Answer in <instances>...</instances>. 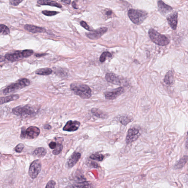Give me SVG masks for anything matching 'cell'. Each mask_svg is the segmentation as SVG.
<instances>
[{
	"instance_id": "1",
	"label": "cell",
	"mask_w": 188,
	"mask_h": 188,
	"mask_svg": "<svg viewBox=\"0 0 188 188\" xmlns=\"http://www.w3.org/2000/svg\"><path fill=\"white\" fill-rule=\"evenodd\" d=\"M72 91L77 95L84 99L90 98L92 95V90L88 85L73 83L70 85Z\"/></svg>"
},
{
	"instance_id": "2",
	"label": "cell",
	"mask_w": 188,
	"mask_h": 188,
	"mask_svg": "<svg viewBox=\"0 0 188 188\" xmlns=\"http://www.w3.org/2000/svg\"><path fill=\"white\" fill-rule=\"evenodd\" d=\"M37 111L36 108L29 105L17 106L12 110L13 114L22 118L32 117L36 115Z\"/></svg>"
},
{
	"instance_id": "3",
	"label": "cell",
	"mask_w": 188,
	"mask_h": 188,
	"mask_svg": "<svg viewBox=\"0 0 188 188\" xmlns=\"http://www.w3.org/2000/svg\"><path fill=\"white\" fill-rule=\"evenodd\" d=\"M30 83V81L27 79H20L15 84H11L8 86L3 90V94L5 95L13 94L19 90L29 86Z\"/></svg>"
},
{
	"instance_id": "4",
	"label": "cell",
	"mask_w": 188,
	"mask_h": 188,
	"mask_svg": "<svg viewBox=\"0 0 188 188\" xmlns=\"http://www.w3.org/2000/svg\"><path fill=\"white\" fill-rule=\"evenodd\" d=\"M148 34L152 41L158 45L166 46L169 43L170 40L167 37L161 34L154 29H150Z\"/></svg>"
},
{
	"instance_id": "5",
	"label": "cell",
	"mask_w": 188,
	"mask_h": 188,
	"mask_svg": "<svg viewBox=\"0 0 188 188\" xmlns=\"http://www.w3.org/2000/svg\"><path fill=\"white\" fill-rule=\"evenodd\" d=\"M128 15L133 23L139 25L141 24L146 19L147 13L142 10L131 9L128 11Z\"/></svg>"
},
{
	"instance_id": "6",
	"label": "cell",
	"mask_w": 188,
	"mask_h": 188,
	"mask_svg": "<svg viewBox=\"0 0 188 188\" xmlns=\"http://www.w3.org/2000/svg\"><path fill=\"white\" fill-rule=\"evenodd\" d=\"M40 133V130L38 127L31 126L28 127L26 130L24 129L21 130L20 138L34 139L37 137Z\"/></svg>"
},
{
	"instance_id": "7",
	"label": "cell",
	"mask_w": 188,
	"mask_h": 188,
	"mask_svg": "<svg viewBox=\"0 0 188 188\" xmlns=\"http://www.w3.org/2000/svg\"><path fill=\"white\" fill-rule=\"evenodd\" d=\"M42 168L41 161L40 160H35L30 165L29 168L28 173L29 176L34 179L37 177Z\"/></svg>"
},
{
	"instance_id": "8",
	"label": "cell",
	"mask_w": 188,
	"mask_h": 188,
	"mask_svg": "<svg viewBox=\"0 0 188 188\" xmlns=\"http://www.w3.org/2000/svg\"><path fill=\"white\" fill-rule=\"evenodd\" d=\"M107 31V28L101 27L96 30L91 31L90 32L87 33H86V36L91 40H98L106 33Z\"/></svg>"
},
{
	"instance_id": "9",
	"label": "cell",
	"mask_w": 188,
	"mask_h": 188,
	"mask_svg": "<svg viewBox=\"0 0 188 188\" xmlns=\"http://www.w3.org/2000/svg\"><path fill=\"white\" fill-rule=\"evenodd\" d=\"M140 133L138 129L133 128L130 129L127 132L126 137V142L127 144H130L135 141L139 138Z\"/></svg>"
},
{
	"instance_id": "10",
	"label": "cell",
	"mask_w": 188,
	"mask_h": 188,
	"mask_svg": "<svg viewBox=\"0 0 188 188\" xmlns=\"http://www.w3.org/2000/svg\"><path fill=\"white\" fill-rule=\"evenodd\" d=\"M124 92L125 90L123 87H119L111 92L104 93V94L107 99L113 100L117 98Z\"/></svg>"
},
{
	"instance_id": "11",
	"label": "cell",
	"mask_w": 188,
	"mask_h": 188,
	"mask_svg": "<svg viewBox=\"0 0 188 188\" xmlns=\"http://www.w3.org/2000/svg\"><path fill=\"white\" fill-rule=\"evenodd\" d=\"M80 123L77 121L70 120L68 121L63 128L64 131L73 132L77 130L80 126Z\"/></svg>"
},
{
	"instance_id": "12",
	"label": "cell",
	"mask_w": 188,
	"mask_h": 188,
	"mask_svg": "<svg viewBox=\"0 0 188 188\" xmlns=\"http://www.w3.org/2000/svg\"><path fill=\"white\" fill-rule=\"evenodd\" d=\"M81 154L78 152H73L68 159L66 166L68 168H71L74 166L81 157Z\"/></svg>"
},
{
	"instance_id": "13",
	"label": "cell",
	"mask_w": 188,
	"mask_h": 188,
	"mask_svg": "<svg viewBox=\"0 0 188 188\" xmlns=\"http://www.w3.org/2000/svg\"><path fill=\"white\" fill-rule=\"evenodd\" d=\"M6 59L11 62H14L24 58L23 51H18L14 53L7 54L5 56Z\"/></svg>"
},
{
	"instance_id": "14",
	"label": "cell",
	"mask_w": 188,
	"mask_h": 188,
	"mask_svg": "<svg viewBox=\"0 0 188 188\" xmlns=\"http://www.w3.org/2000/svg\"><path fill=\"white\" fill-rule=\"evenodd\" d=\"M178 14L177 12H174L169 15L167 20L169 24L173 30H175L177 28Z\"/></svg>"
},
{
	"instance_id": "15",
	"label": "cell",
	"mask_w": 188,
	"mask_h": 188,
	"mask_svg": "<svg viewBox=\"0 0 188 188\" xmlns=\"http://www.w3.org/2000/svg\"><path fill=\"white\" fill-rule=\"evenodd\" d=\"M158 11L162 15H166L172 10L173 9L162 1H159L158 2Z\"/></svg>"
},
{
	"instance_id": "16",
	"label": "cell",
	"mask_w": 188,
	"mask_h": 188,
	"mask_svg": "<svg viewBox=\"0 0 188 188\" xmlns=\"http://www.w3.org/2000/svg\"><path fill=\"white\" fill-rule=\"evenodd\" d=\"M106 79L107 82L116 85H121V81L119 77L112 73H107Z\"/></svg>"
},
{
	"instance_id": "17",
	"label": "cell",
	"mask_w": 188,
	"mask_h": 188,
	"mask_svg": "<svg viewBox=\"0 0 188 188\" xmlns=\"http://www.w3.org/2000/svg\"><path fill=\"white\" fill-rule=\"evenodd\" d=\"M24 28L26 30L32 33L44 32L46 31L45 29L44 28L32 25H26L24 26Z\"/></svg>"
},
{
	"instance_id": "18",
	"label": "cell",
	"mask_w": 188,
	"mask_h": 188,
	"mask_svg": "<svg viewBox=\"0 0 188 188\" xmlns=\"http://www.w3.org/2000/svg\"><path fill=\"white\" fill-rule=\"evenodd\" d=\"M38 4L41 5H49L51 6L61 8V5L55 1L50 0H38L37 2Z\"/></svg>"
},
{
	"instance_id": "19",
	"label": "cell",
	"mask_w": 188,
	"mask_h": 188,
	"mask_svg": "<svg viewBox=\"0 0 188 188\" xmlns=\"http://www.w3.org/2000/svg\"><path fill=\"white\" fill-rule=\"evenodd\" d=\"M19 97L20 96L17 94L11 95L6 97H2L1 98V104L18 99Z\"/></svg>"
},
{
	"instance_id": "20",
	"label": "cell",
	"mask_w": 188,
	"mask_h": 188,
	"mask_svg": "<svg viewBox=\"0 0 188 188\" xmlns=\"http://www.w3.org/2000/svg\"><path fill=\"white\" fill-rule=\"evenodd\" d=\"M46 153H47V151L45 148L43 147H38V148H36L33 152V154L37 156L39 158L44 157Z\"/></svg>"
},
{
	"instance_id": "21",
	"label": "cell",
	"mask_w": 188,
	"mask_h": 188,
	"mask_svg": "<svg viewBox=\"0 0 188 188\" xmlns=\"http://www.w3.org/2000/svg\"><path fill=\"white\" fill-rule=\"evenodd\" d=\"M188 161V156H184L180 159L177 163L174 165V168L176 169H179L183 167L187 163Z\"/></svg>"
},
{
	"instance_id": "22",
	"label": "cell",
	"mask_w": 188,
	"mask_h": 188,
	"mask_svg": "<svg viewBox=\"0 0 188 188\" xmlns=\"http://www.w3.org/2000/svg\"><path fill=\"white\" fill-rule=\"evenodd\" d=\"M174 81L173 75V72L172 71H169L166 73L164 78V82L166 84L169 85L173 84Z\"/></svg>"
},
{
	"instance_id": "23",
	"label": "cell",
	"mask_w": 188,
	"mask_h": 188,
	"mask_svg": "<svg viewBox=\"0 0 188 188\" xmlns=\"http://www.w3.org/2000/svg\"><path fill=\"white\" fill-rule=\"evenodd\" d=\"M91 112L94 114V115L96 116V117L101 118V119H105L107 117V114H105L101 110L97 109V108H92L91 110Z\"/></svg>"
},
{
	"instance_id": "24",
	"label": "cell",
	"mask_w": 188,
	"mask_h": 188,
	"mask_svg": "<svg viewBox=\"0 0 188 188\" xmlns=\"http://www.w3.org/2000/svg\"><path fill=\"white\" fill-rule=\"evenodd\" d=\"M53 71L50 68H44L39 69L36 71V74L41 75H48L52 74Z\"/></svg>"
},
{
	"instance_id": "25",
	"label": "cell",
	"mask_w": 188,
	"mask_h": 188,
	"mask_svg": "<svg viewBox=\"0 0 188 188\" xmlns=\"http://www.w3.org/2000/svg\"><path fill=\"white\" fill-rule=\"evenodd\" d=\"M89 186V184L87 183V182L85 181H82L78 182V183L73 184V185L70 187L74 188L90 187V186Z\"/></svg>"
},
{
	"instance_id": "26",
	"label": "cell",
	"mask_w": 188,
	"mask_h": 188,
	"mask_svg": "<svg viewBox=\"0 0 188 188\" xmlns=\"http://www.w3.org/2000/svg\"><path fill=\"white\" fill-rule=\"evenodd\" d=\"M119 119L120 123L125 126L127 125L128 123L132 121L131 118L128 117H125V116L120 117Z\"/></svg>"
},
{
	"instance_id": "27",
	"label": "cell",
	"mask_w": 188,
	"mask_h": 188,
	"mask_svg": "<svg viewBox=\"0 0 188 188\" xmlns=\"http://www.w3.org/2000/svg\"><path fill=\"white\" fill-rule=\"evenodd\" d=\"M63 149V145L61 143H58L57 146L56 147L54 150L52 152V153L54 155H57L61 153Z\"/></svg>"
},
{
	"instance_id": "28",
	"label": "cell",
	"mask_w": 188,
	"mask_h": 188,
	"mask_svg": "<svg viewBox=\"0 0 188 188\" xmlns=\"http://www.w3.org/2000/svg\"><path fill=\"white\" fill-rule=\"evenodd\" d=\"M104 157L101 154H93L90 157V158L93 160L101 161L103 160Z\"/></svg>"
},
{
	"instance_id": "29",
	"label": "cell",
	"mask_w": 188,
	"mask_h": 188,
	"mask_svg": "<svg viewBox=\"0 0 188 188\" xmlns=\"http://www.w3.org/2000/svg\"><path fill=\"white\" fill-rule=\"evenodd\" d=\"M1 33L3 35H9L10 33L9 29L5 25H1Z\"/></svg>"
},
{
	"instance_id": "30",
	"label": "cell",
	"mask_w": 188,
	"mask_h": 188,
	"mask_svg": "<svg viewBox=\"0 0 188 188\" xmlns=\"http://www.w3.org/2000/svg\"><path fill=\"white\" fill-rule=\"evenodd\" d=\"M112 56L111 54L109 52H104L101 55L100 58V61L101 62L103 63L105 61L106 57H111Z\"/></svg>"
},
{
	"instance_id": "31",
	"label": "cell",
	"mask_w": 188,
	"mask_h": 188,
	"mask_svg": "<svg viewBox=\"0 0 188 188\" xmlns=\"http://www.w3.org/2000/svg\"><path fill=\"white\" fill-rule=\"evenodd\" d=\"M42 13L44 15H46V16H52L57 15L59 13L55 11L44 10L42 11Z\"/></svg>"
},
{
	"instance_id": "32",
	"label": "cell",
	"mask_w": 188,
	"mask_h": 188,
	"mask_svg": "<svg viewBox=\"0 0 188 188\" xmlns=\"http://www.w3.org/2000/svg\"><path fill=\"white\" fill-rule=\"evenodd\" d=\"M24 147V144L22 143H20V144L17 145V146L15 147V150L17 152L20 153L22 152Z\"/></svg>"
},
{
	"instance_id": "33",
	"label": "cell",
	"mask_w": 188,
	"mask_h": 188,
	"mask_svg": "<svg viewBox=\"0 0 188 188\" xmlns=\"http://www.w3.org/2000/svg\"><path fill=\"white\" fill-rule=\"evenodd\" d=\"M56 185L55 182L53 181H50L48 182L46 185V188H55Z\"/></svg>"
},
{
	"instance_id": "34",
	"label": "cell",
	"mask_w": 188,
	"mask_h": 188,
	"mask_svg": "<svg viewBox=\"0 0 188 188\" xmlns=\"http://www.w3.org/2000/svg\"><path fill=\"white\" fill-rule=\"evenodd\" d=\"M23 1V0H10V3L12 5L17 6Z\"/></svg>"
},
{
	"instance_id": "35",
	"label": "cell",
	"mask_w": 188,
	"mask_h": 188,
	"mask_svg": "<svg viewBox=\"0 0 188 188\" xmlns=\"http://www.w3.org/2000/svg\"><path fill=\"white\" fill-rule=\"evenodd\" d=\"M80 24L81 26H82L83 27H84L85 29H86V30L89 31H91L90 27H89L88 25L87 24V23L85 22V21H81Z\"/></svg>"
},
{
	"instance_id": "36",
	"label": "cell",
	"mask_w": 188,
	"mask_h": 188,
	"mask_svg": "<svg viewBox=\"0 0 188 188\" xmlns=\"http://www.w3.org/2000/svg\"><path fill=\"white\" fill-rule=\"evenodd\" d=\"M57 145V144L56 142H54V141H52L49 143V146L50 148L54 149L56 148Z\"/></svg>"
},
{
	"instance_id": "37",
	"label": "cell",
	"mask_w": 188,
	"mask_h": 188,
	"mask_svg": "<svg viewBox=\"0 0 188 188\" xmlns=\"http://www.w3.org/2000/svg\"><path fill=\"white\" fill-rule=\"evenodd\" d=\"M112 13H112V11L111 10L107 9V10L106 11V15L108 16H110L112 15Z\"/></svg>"
},
{
	"instance_id": "38",
	"label": "cell",
	"mask_w": 188,
	"mask_h": 188,
	"mask_svg": "<svg viewBox=\"0 0 188 188\" xmlns=\"http://www.w3.org/2000/svg\"><path fill=\"white\" fill-rule=\"evenodd\" d=\"M43 127L44 129L48 130L51 129H52L51 126L48 124H46L43 126Z\"/></svg>"
},
{
	"instance_id": "39",
	"label": "cell",
	"mask_w": 188,
	"mask_h": 188,
	"mask_svg": "<svg viewBox=\"0 0 188 188\" xmlns=\"http://www.w3.org/2000/svg\"><path fill=\"white\" fill-rule=\"evenodd\" d=\"M47 55V53L36 54L35 56H36L37 57H42Z\"/></svg>"
},
{
	"instance_id": "40",
	"label": "cell",
	"mask_w": 188,
	"mask_h": 188,
	"mask_svg": "<svg viewBox=\"0 0 188 188\" xmlns=\"http://www.w3.org/2000/svg\"><path fill=\"white\" fill-rule=\"evenodd\" d=\"M61 1L67 5H69L71 3V0H61Z\"/></svg>"
},
{
	"instance_id": "41",
	"label": "cell",
	"mask_w": 188,
	"mask_h": 188,
	"mask_svg": "<svg viewBox=\"0 0 188 188\" xmlns=\"http://www.w3.org/2000/svg\"><path fill=\"white\" fill-rule=\"evenodd\" d=\"M73 6L74 8L75 9H77V7L76 4L75 3V2H73Z\"/></svg>"
},
{
	"instance_id": "42",
	"label": "cell",
	"mask_w": 188,
	"mask_h": 188,
	"mask_svg": "<svg viewBox=\"0 0 188 188\" xmlns=\"http://www.w3.org/2000/svg\"><path fill=\"white\" fill-rule=\"evenodd\" d=\"M187 136H188V138L187 139H188V133H187Z\"/></svg>"
}]
</instances>
